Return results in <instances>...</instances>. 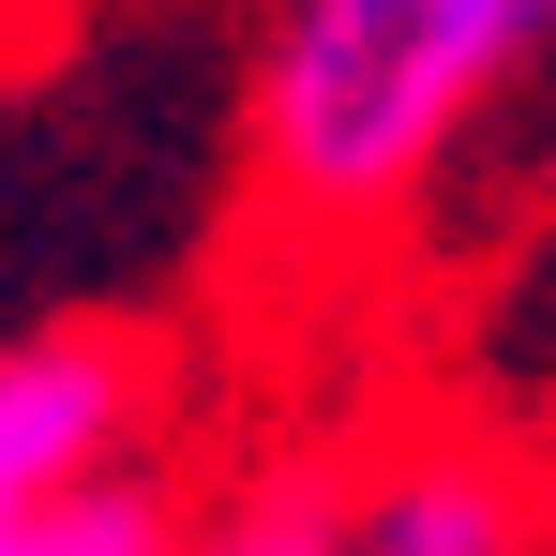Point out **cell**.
<instances>
[{"label":"cell","mask_w":556,"mask_h":556,"mask_svg":"<svg viewBox=\"0 0 556 556\" xmlns=\"http://www.w3.org/2000/svg\"><path fill=\"white\" fill-rule=\"evenodd\" d=\"M15 556H181V496L136 466V481H91L76 511H46Z\"/></svg>","instance_id":"cell-5"},{"label":"cell","mask_w":556,"mask_h":556,"mask_svg":"<svg viewBox=\"0 0 556 556\" xmlns=\"http://www.w3.org/2000/svg\"><path fill=\"white\" fill-rule=\"evenodd\" d=\"M556 46V0H271L256 166L316 226H376L452 166V136Z\"/></svg>","instance_id":"cell-1"},{"label":"cell","mask_w":556,"mask_h":556,"mask_svg":"<svg viewBox=\"0 0 556 556\" xmlns=\"http://www.w3.org/2000/svg\"><path fill=\"white\" fill-rule=\"evenodd\" d=\"M346 511H362V556H556L542 496L496 452H391Z\"/></svg>","instance_id":"cell-3"},{"label":"cell","mask_w":556,"mask_h":556,"mask_svg":"<svg viewBox=\"0 0 556 556\" xmlns=\"http://www.w3.org/2000/svg\"><path fill=\"white\" fill-rule=\"evenodd\" d=\"M181 556H362V511L316 496V481H271V496H241V511L181 527Z\"/></svg>","instance_id":"cell-4"},{"label":"cell","mask_w":556,"mask_h":556,"mask_svg":"<svg viewBox=\"0 0 556 556\" xmlns=\"http://www.w3.org/2000/svg\"><path fill=\"white\" fill-rule=\"evenodd\" d=\"M121 437H136V362L121 346H91V331L0 346V556L46 511H76L91 481H121Z\"/></svg>","instance_id":"cell-2"}]
</instances>
